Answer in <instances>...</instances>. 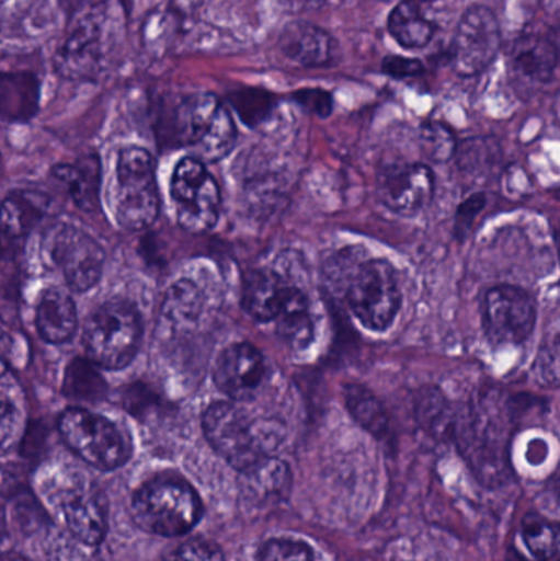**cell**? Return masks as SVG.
I'll list each match as a JSON object with an SVG mask.
<instances>
[{
  "mask_svg": "<svg viewBox=\"0 0 560 561\" xmlns=\"http://www.w3.org/2000/svg\"><path fill=\"white\" fill-rule=\"evenodd\" d=\"M424 2H437V0H424Z\"/></svg>",
  "mask_w": 560,
  "mask_h": 561,
  "instance_id": "42",
  "label": "cell"
},
{
  "mask_svg": "<svg viewBox=\"0 0 560 561\" xmlns=\"http://www.w3.org/2000/svg\"><path fill=\"white\" fill-rule=\"evenodd\" d=\"M293 99L306 111L312 112L319 117H328L334 108L332 94L325 89H299L293 94Z\"/></svg>",
  "mask_w": 560,
  "mask_h": 561,
  "instance_id": "36",
  "label": "cell"
},
{
  "mask_svg": "<svg viewBox=\"0 0 560 561\" xmlns=\"http://www.w3.org/2000/svg\"><path fill=\"white\" fill-rule=\"evenodd\" d=\"M141 339V322L135 307L115 299L102 304L85 320L84 348L94 365L121 369L134 359Z\"/></svg>",
  "mask_w": 560,
  "mask_h": 561,
  "instance_id": "3",
  "label": "cell"
},
{
  "mask_svg": "<svg viewBox=\"0 0 560 561\" xmlns=\"http://www.w3.org/2000/svg\"><path fill=\"white\" fill-rule=\"evenodd\" d=\"M36 329L45 342H68L78 329V313L71 297L61 289H46L36 306Z\"/></svg>",
  "mask_w": 560,
  "mask_h": 561,
  "instance_id": "20",
  "label": "cell"
},
{
  "mask_svg": "<svg viewBox=\"0 0 560 561\" xmlns=\"http://www.w3.org/2000/svg\"><path fill=\"white\" fill-rule=\"evenodd\" d=\"M171 196L178 222L187 232L204 233L216 226L220 213L219 186L203 161L187 157L178 163L171 180Z\"/></svg>",
  "mask_w": 560,
  "mask_h": 561,
  "instance_id": "7",
  "label": "cell"
},
{
  "mask_svg": "<svg viewBox=\"0 0 560 561\" xmlns=\"http://www.w3.org/2000/svg\"><path fill=\"white\" fill-rule=\"evenodd\" d=\"M276 332L293 348H306L315 339V319L308 296L298 286L286 284L275 316Z\"/></svg>",
  "mask_w": 560,
  "mask_h": 561,
  "instance_id": "18",
  "label": "cell"
},
{
  "mask_svg": "<svg viewBox=\"0 0 560 561\" xmlns=\"http://www.w3.org/2000/svg\"><path fill=\"white\" fill-rule=\"evenodd\" d=\"M203 504L193 486L178 478H157L145 483L132 500L134 523L145 533L180 537L194 529Z\"/></svg>",
  "mask_w": 560,
  "mask_h": 561,
  "instance_id": "1",
  "label": "cell"
},
{
  "mask_svg": "<svg viewBox=\"0 0 560 561\" xmlns=\"http://www.w3.org/2000/svg\"><path fill=\"white\" fill-rule=\"evenodd\" d=\"M233 108L249 125L262 121L272 111V95L262 89H243L230 95Z\"/></svg>",
  "mask_w": 560,
  "mask_h": 561,
  "instance_id": "32",
  "label": "cell"
},
{
  "mask_svg": "<svg viewBox=\"0 0 560 561\" xmlns=\"http://www.w3.org/2000/svg\"><path fill=\"white\" fill-rule=\"evenodd\" d=\"M260 561H312V550L308 543L293 539H273L259 550Z\"/></svg>",
  "mask_w": 560,
  "mask_h": 561,
  "instance_id": "33",
  "label": "cell"
},
{
  "mask_svg": "<svg viewBox=\"0 0 560 561\" xmlns=\"http://www.w3.org/2000/svg\"><path fill=\"white\" fill-rule=\"evenodd\" d=\"M265 359L250 343L227 346L214 366L217 388L236 401H249L265 379Z\"/></svg>",
  "mask_w": 560,
  "mask_h": 561,
  "instance_id": "12",
  "label": "cell"
},
{
  "mask_svg": "<svg viewBox=\"0 0 560 561\" xmlns=\"http://www.w3.org/2000/svg\"><path fill=\"white\" fill-rule=\"evenodd\" d=\"M58 431L68 448L98 470H115L130 458V445L121 428L85 409H66L59 415Z\"/></svg>",
  "mask_w": 560,
  "mask_h": 561,
  "instance_id": "5",
  "label": "cell"
},
{
  "mask_svg": "<svg viewBox=\"0 0 560 561\" xmlns=\"http://www.w3.org/2000/svg\"><path fill=\"white\" fill-rule=\"evenodd\" d=\"M302 2L309 3V5H321L325 0H302Z\"/></svg>",
  "mask_w": 560,
  "mask_h": 561,
  "instance_id": "41",
  "label": "cell"
},
{
  "mask_svg": "<svg viewBox=\"0 0 560 561\" xmlns=\"http://www.w3.org/2000/svg\"><path fill=\"white\" fill-rule=\"evenodd\" d=\"M388 32L403 48L420 49L430 45L436 28L414 0H403L388 16Z\"/></svg>",
  "mask_w": 560,
  "mask_h": 561,
  "instance_id": "24",
  "label": "cell"
},
{
  "mask_svg": "<svg viewBox=\"0 0 560 561\" xmlns=\"http://www.w3.org/2000/svg\"><path fill=\"white\" fill-rule=\"evenodd\" d=\"M102 53L101 22L85 15L66 36L56 55V68L69 79L92 78L101 68Z\"/></svg>",
  "mask_w": 560,
  "mask_h": 561,
  "instance_id": "14",
  "label": "cell"
},
{
  "mask_svg": "<svg viewBox=\"0 0 560 561\" xmlns=\"http://www.w3.org/2000/svg\"><path fill=\"white\" fill-rule=\"evenodd\" d=\"M203 293L190 279H180L168 289L161 306V316L173 325H187L199 319Z\"/></svg>",
  "mask_w": 560,
  "mask_h": 561,
  "instance_id": "27",
  "label": "cell"
},
{
  "mask_svg": "<svg viewBox=\"0 0 560 561\" xmlns=\"http://www.w3.org/2000/svg\"><path fill=\"white\" fill-rule=\"evenodd\" d=\"M513 66L532 81H549L558 68V48L548 38L523 39L513 53Z\"/></svg>",
  "mask_w": 560,
  "mask_h": 561,
  "instance_id": "25",
  "label": "cell"
},
{
  "mask_svg": "<svg viewBox=\"0 0 560 561\" xmlns=\"http://www.w3.org/2000/svg\"><path fill=\"white\" fill-rule=\"evenodd\" d=\"M38 107L39 81L35 75L0 71V121H30Z\"/></svg>",
  "mask_w": 560,
  "mask_h": 561,
  "instance_id": "19",
  "label": "cell"
},
{
  "mask_svg": "<svg viewBox=\"0 0 560 561\" xmlns=\"http://www.w3.org/2000/svg\"><path fill=\"white\" fill-rule=\"evenodd\" d=\"M7 537V523H5V513H3L2 504H0V543L5 540Z\"/></svg>",
  "mask_w": 560,
  "mask_h": 561,
  "instance_id": "40",
  "label": "cell"
},
{
  "mask_svg": "<svg viewBox=\"0 0 560 561\" xmlns=\"http://www.w3.org/2000/svg\"><path fill=\"white\" fill-rule=\"evenodd\" d=\"M170 124L178 144L193 148L201 161L222 160L236 145L232 115L214 94H196L181 101L171 112Z\"/></svg>",
  "mask_w": 560,
  "mask_h": 561,
  "instance_id": "2",
  "label": "cell"
},
{
  "mask_svg": "<svg viewBox=\"0 0 560 561\" xmlns=\"http://www.w3.org/2000/svg\"><path fill=\"white\" fill-rule=\"evenodd\" d=\"M292 471L278 458L262 457L240 471V491L247 503L255 510L276 506L288 497Z\"/></svg>",
  "mask_w": 560,
  "mask_h": 561,
  "instance_id": "17",
  "label": "cell"
},
{
  "mask_svg": "<svg viewBox=\"0 0 560 561\" xmlns=\"http://www.w3.org/2000/svg\"><path fill=\"white\" fill-rule=\"evenodd\" d=\"M420 144L424 157L434 163H446L456 153V137L439 122H427L423 125Z\"/></svg>",
  "mask_w": 560,
  "mask_h": 561,
  "instance_id": "31",
  "label": "cell"
},
{
  "mask_svg": "<svg viewBox=\"0 0 560 561\" xmlns=\"http://www.w3.org/2000/svg\"><path fill=\"white\" fill-rule=\"evenodd\" d=\"M345 405L352 417L370 432L374 437L384 438L390 431V419L380 399L362 385H347L344 389Z\"/></svg>",
  "mask_w": 560,
  "mask_h": 561,
  "instance_id": "26",
  "label": "cell"
},
{
  "mask_svg": "<svg viewBox=\"0 0 560 561\" xmlns=\"http://www.w3.org/2000/svg\"><path fill=\"white\" fill-rule=\"evenodd\" d=\"M279 49L289 61L305 68H322L338 58L339 45L331 33L309 22H292L279 36Z\"/></svg>",
  "mask_w": 560,
  "mask_h": 561,
  "instance_id": "16",
  "label": "cell"
},
{
  "mask_svg": "<svg viewBox=\"0 0 560 561\" xmlns=\"http://www.w3.org/2000/svg\"><path fill=\"white\" fill-rule=\"evenodd\" d=\"M59 510L72 539L84 547H98L104 540L107 533V503L99 491H68Z\"/></svg>",
  "mask_w": 560,
  "mask_h": 561,
  "instance_id": "15",
  "label": "cell"
},
{
  "mask_svg": "<svg viewBox=\"0 0 560 561\" xmlns=\"http://www.w3.org/2000/svg\"><path fill=\"white\" fill-rule=\"evenodd\" d=\"M48 197L30 191H16L0 204V233L19 240L28 236L45 216Z\"/></svg>",
  "mask_w": 560,
  "mask_h": 561,
  "instance_id": "22",
  "label": "cell"
},
{
  "mask_svg": "<svg viewBox=\"0 0 560 561\" xmlns=\"http://www.w3.org/2000/svg\"><path fill=\"white\" fill-rule=\"evenodd\" d=\"M115 216L128 230L148 229L160 213L155 161L147 150L127 147L118 153Z\"/></svg>",
  "mask_w": 560,
  "mask_h": 561,
  "instance_id": "4",
  "label": "cell"
},
{
  "mask_svg": "<svg viewBox=\"0 0 560 561\" xmlns=\"http://www.w3.org/2000/svg\"><path fill=\"white\" fill-rule=\"evenodd\" d=\"M378 196L393 213L403 216L418 213L433 199V171L426 164L388 168L380 176Z\"/></svg>",
  "mask_w": 560,
  "mask_h": 561,
  "instance_id": "13",
  "label": "cell"
},
{
  "mask_svg": "<svg viewBox=\"0 0 560 561\" xmlns=\"http://www.w3.org/2000/svg\"><path fill=\"white\" fill-rule=\"evenodd\" d=\"M163 561H226L216 543L209 540L191 539L180 543L164 556Z\"/></svg>",
  "mask_w": 560,
  "mask_h": 561,
  "instance_id": "34",
  "label": "cell"
},
{
  "mask_svg": "<svg viewBox=\"0 0 560 561\" xmlns=\"http://www.w3.org/2000/svg\"><path fill=\"white\" fill-rule=\"evenodd\" d=\"M13 340L9 333L0 330V376L7 371L10 365V353H12Z\"/></svg>",
  "mask_w": 560,
  "mask_h": 561,
  "instance_id": "39",
  "label": "cell"
},
{
  "mask_svg": "<svg viewBox=\"0 0 560 561\" xmlns=\"http://www.w3.org/2000/svg\"><path fill=\"white\" fill-rule=\"evenodd\" d=\"M62 392L71 399L101 401L107 394V382L91 359L75 358L66 368Z\"/></svg>",
  "mask_w": 560,
  "mask_h": 561,
  "instance_id": "28",
  "label": "cell"
},
{
  "mask_svg": "<svg viewBox=\"0 0 560 561\" xmlns=\"http://www.w3.org/2000/svg\"><path fill=\"white\" fill-rule=\"evenodd\" d=\"M0 170H2V160H0Z\"/></svg>",
  "mask_w": 560,
  "mask_h": 561,
  "instance_id": "43",
  "label": "cell"
},
{
  "mask_svg": "<svg viewBox=\"0 0 560 561\" xmlns=\"http://www.w3.org/2000/svg\"><path fill=\"white\" fill-rule=\"evenodd\" d=\"M485 206V196L483 194H473L457 210L456 233L464 239L472 227L473 220L479 216L480 210Z\"/></svg>",
  "mask_w": 560,
  "mask_h": 561,
  "instance_id": "38",
  "label": "cell"
},
{
  "mask_svg": "<svg viewBox=\"0 0 560 561\" xmlns=\"http://www.w3.org/2000/svg\"><path fill=\"white\" fill-rule=\"evenodd\" d=\"M286 284L273 270H252L243 278V309L259 322H270L278 312Z\"/></svg>",
  "mask_w": 560,
  "mask_h": 561,
  "instance_id": "21",
  "label": "cell"
},
{
  "mask_svg": "<svg viewBox=\"0 0 560 561\" xmlns=\"http://www.w3.org/2000/svg\"><path fill=\"white\" fill-rule=\"evenodd\" d=\"M53 176L65 183L69 196L79 209L91 213L99 204V187H101V163L95 154L79 158L72 164H58L53 168Z\"/></svg>",
  "mask_w": 560,
  "mask_h": 561,
  "instance_id": "23",
  "label": "cell"
},
{
  "mask_svg": "<svg viewBox=\"0 0 560 561\" xmlns=\"http://www.w3.org/2000/svg\"><path fill=\"white\" fill-rule=\"evenodd\" d=\"M523 539L529 552L541 561H556L559 557V529L546 520H526L523 527Z\"/></svg>",
  "mask_w": 560,
  "mask_h": 561,
  "instance_id": "30",
  "label": "cell"
},
{
  "mask_svg": "<svg viewBox=\"0 0 560 561\" xmlns=\"http://www.w3.org/2000/svg\"><path fill=\"white\" fill-rule=\"evenodd\" d=\"M381 69H384L385 75L391 76V78L407 79L423 75L424 65L416 58L390 55L381 62Z\"/></svg>",
  "mask_w": 560,
  "mask_h": 561,
  "instance_id": "37",
  "label": "cell"
},
{
  "mask_svg": "<svg viewBox=\"0 0 560 561\" xmlns=\"http://www.w3.org/2000/svg\"><path fill=\"white\" fill-rule=\"evenodd\" d=\"M418 421L430 432H444L450 424V409L443 392L433 386L421 389L414 399Z\"/></svg>",
  "mask_w": 560,
  "mask_h": 561,
  "instance_id": "29",
  "label": "cell"
},
{
  "mask_svg": "<svg viewBox=\"0 0 560 561\" xmlns=\"http://www.w3.org/2000/svg\"><path fill=\"white\" fill-rule=\"evenodd\" d=\"M204 435L210 447L236 470H245L266 457L262 437L245 412L230 402H214L203 417Z\"/></svg>",
  "mask_w": 560,
  "mask_h": 561,
  "instance_id": "9",
  "label": "cell"
},
{
  "mask_svg": "<svg viewBox=\"0 0 560 561\" xmlns=\"http://www.w3.org/2000/svg\"><path fill=\"white\" fill-rule=\"evenodd\" d=\"M22 437V419L12 402L0 398V455L9 454Z\"/></svg>",
  "mask_w": 560,
  "mask_h": 561,
  "instance_id": "35",
  "label": "cell"
},
{
  "mask_svg": "<svg viewBox=\"0 0 560 561\" xmlns=\"http://www.w3.org/2000/svg\"><path fill=\"white\" fill-rule=\"evenodd\" d=\"M49 265L61 270L66 283L78 293L91 289L101 279L105 253L92 237L72 226L52 227L43 239Z\"/></svg>",
  "mask_w": 560,
  "mask_h": 561,
  "instance_id": "8",
  "label": "cell"
},
{
  "mask_svg": "<svg viewBox=\"0 0 560 561\" xmlns=\"http://www.w3.org/2000/svg\"><path fill=\"white\" fill-rule=\"evenodd\" d=\"M345 300L362 325L384 332L401 306L400 286L393 266L385 260H365L345 283Z\"/></svg>",
  "mask_w": 560,
  "mask_h": 561,
  "instance_id": "6",
  "label": "cell"
},
{
  "mask_svg": "<svg viewBox=\"0 0 560 561\" xmlns=\"http://www.w3.org/2000/svg\"><path fill=\"white\" fill-rule=\"evenodd\" d=\"M536 325V307L522 287L496 286L487 294L485 330L493 343L518 345Z\"/></svg>",
  "mask_w": 560,
  "mask_h": 561,
  "instance_id": "11",
  "label": "cell"
},
{
  "mask_svg": "<svg viewBox=\"0 0 560 561\" xmlns=\"http://www.w3.org/2000/svg\"><path fill=\"white\" fill-rule=\"evenodd\" d=\"M500 46L502 33L495 13L489 7H469L454 36V68L462 76L480 75L492 65Z\"/></svg>",
  "mask_w": 560,
  "mask_h": 561,
  "instance_id": "10",
  "label": "cell"
}]
</instances>
